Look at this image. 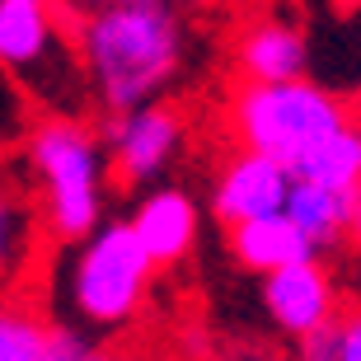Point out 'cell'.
<instances>
[{
  "label": "cell",
  "instance_id": "3",
  "mask_svg": "<svg viewBox=\"0 0 361 361\" xmlns=\"http://www.w3.org/2000/svg\"><path fill=\"white\" fill-rule=\"evenodd\" d=\"M343 127H352L348 104L314 80L244 85L235 94V132H240L244 150L268 155V160L286 164V169L310 160Z\"/></svg>",
  "mask_w": 361,
  "mask_h": 361
},
{
  "label": "cell",
  "instance_id": "7",
  "mask_svg": "<svg viewBox=\"0 0 361 361\" xmlns=\"http://www.w3.org/2000/svg\"><path fill=\"white\" fill-rule=\"evenodd\" d=\"M291 169L268 155H254L244 150L221 169L216 178V192H212V212L226 221L230 230L235 226H249V221H268V216L286 212V197H291Z\"/></svg>",
  "mask_w": 361,
  "mask_h": 361
},
{
  "label": "cell",
  "instance_id": "2",
  "mask_svg": "<svg viewBox=\"0 0 361 361\" xmlns=\"http://www.w3.org/2000/svg\"><path fill=\"white\" fill-rule=\"evenodd\" d=\"M0 66L52 118L80 122L90 80H85L75 38L56 24L52 5H42V0H0Z\"/></svg>",
  "mask_w": 361,
  "mask_h": 361
},
{
  "label": "cell",
  "instance_id": "5",
  "mask_svg": "<svg viewBox=\"0 0 361 361\" xmlns=\"http://www.w3.org/2000/svg\"><path fill=\"white\" fill-rule=\"evenodd\" d=\"M150 272L155 263L141 249L132 221L99 226L71 263V310L90 329H122L146 300Z\"/></svg>",
  "mask_w": 361,
  "mask_h": 361
},
{
  "label": "cell",
  "instance_id": "15",
  "mask_svg": "<svg viewBox=\"0 0 361 361\" xmlns=\"http://www.w3.org/2000/svg\"><path fill=\"white\" fill-rule=\"evenodd\" d=\"M33 240H38V221L19 197L0 192V286H10L33 258Z\"/></svg>",
  "mask_w": 361,
  "mask_h": 361
},
{
  "label": "cell",
  "instance_id": "19",
  "mask_svg": "<svg viewBox=\"0 0 361 361\" xmlns=\"http://www.w3.org/2000/svg\"><path fill=\"white\" fill-rule=\"evenodd\" d=\"M348 240L361 249V197H357V207H352V226H348Z\"/></svg>",
  "mask_w": 361,
  "mask_h": 361
},
{
  "label": "cell",
  "instance_id": "1",
  "mask_svg": "<svg viewBox=\"0 0 361 361\" xmlns=\"http://www.w3.org/2000/svg\"><path fill=\"white\" fill-rule=\"evenodd\" d=\"M71 38H75L94 99L113 118L160 104L164 85L174 80L178 61H183L178 19L160 0L155 5H122V10H94L75 19Z\"/></svg>",
  "mask_w": 361,
  "mask_h": 361
},
{
  "label": "cell",
  "instance_id": "23",
  "mask_svg": "<svg viewBox=\"0 0 361 361\" xmlns=\"http://www.w3.org/2000/svg\"><path fill=\"white\" fill-rule=\"evenodd\" d=\"M357 118H361V94H357Z\"/></svg>",
  "mask_w": 361,
  "mask_h": 361
},
{
  "label": "cell",
  "instance_id": "4",
  "mask_svg": "<svg viewBox=\"0 0 361 361\" xmlns=\"http://www.w3.org/2000/svg\"><path fill=\"white\" fill-rule=\"evenodd\" d=\"M104 141L85 122H42L28 136V164L47 183V226L61 240H90L104 216Z\"/></svg>",
  "mask_w": 361,
  "mask_h": 361
},
{
  "label": "cell",
  "instance_id": "8",
  "mask_svg": "<svg viewBox=\"0 0 361 361\" xmlns=\"http://www.w3.org/2000/svg\"><path fill=\"white\" fill-rule=\"evenodd\" d=\"M263 310L268 319L277 324L281 334L305 338L314 334L319 324L338 319V291L334 277L314 263H295V268H281L272 277H263Z\"/></svg>",
  "mask_w": 361,
  "mask_h": 361
},
{
  "label": "cell",
  "instance_id": "13",
  "mask_svg": "<svg viewBox=\"0 0 361 361\" xmlns=\"http://www.w3.org/2000/svg\"><path fill=\"white\" fill-rule=\"evenodd\" d=\"M295 183H314L329 192H361V127H343L338 136H329L310 160H300L291 169Z\"/></svg>",
  "mask_w": 361,
  "mask_h": 361
},
{
  "label": "cell",
  "instance_id": "9",
  "mask_svg": "<svg viewBox=\"0 0 361 361\" xmlns=\"http://www.w3.org/2000/svg\"><path fill=\"white\" fill-rule=\"evenodd\" d=\"M132 230L155 268H174L197 244V230H202L197 202L188 197L183 188H155V192H146V197L136 202Z\"/></svg>",
  "mask_w": 361,
  "mask_h": 361
},
{
  "label": "cell",
  "instance_id": "16",
  "mask_svg": "<svg viewBox=\"0 0 361 361\" xmlns=\"http://www.w3.org/2000/svg\"><path fill=\"white\" fill-rule=\"evenodd\" d=\"M338 348H343V314L319 324L314 334L295 338V361H338Z\"/></svg>",
  "mask_w": 361,
  "mask_h": 361
},
{
  "label": "cell",
  "instance_id": "21",
  "mask_svg": "<svg viewBox=\"0 0 361 361\" xmlns=\"http://www.w3.org/2000/svg\"><path fill=\"white\" fill-rule=\"evenodd\" d=\"M338 5H343V10H357V5H361V0H338Z\"/></svg>",
  "mask_w": 361,
  "mask_h": 361
},
{
  "label": "cell",
  "instance_id": "10",
  "mask_svg": "<svg viewBox=\"0 0 361 361\" xmlns=\"http://www.w3.org/2000/svg\"><path fill=\"white\" fill-rule=\"evenodd\" d=\"M240 66L249 75V85L305 80V66H310L305 33L295 24H286V19H258L240 38Z\"/></svg>",
  "mask_w": 361,
  "mask_h": 361
},
{
  "label": "cell",
  "instance_id": "17",
  "mask_svg": "<svg viewBox=\"0 0 361 361\" xmlns=\"http://www.w3.org/2000/svg\"><path fill=\"white\" fill-rule=\"evenodd\" d=\"M338 361H361V310L343 314V348H338Z\"/></svg>",
  "mask_w": 361,
  "mask_h": 361
},
{
  "label": "cell",
  "instance_id": "22",
  "mask_svg": "<svg viewBox=\"0 0 361 361\" xmlns=\"http://www.w3.org/2000/svg\"><path fill=\"white\" fill-rule=\"evenodd\" d=\"M42 5H52V10H56V5H61V10H66V5H71V0H42Z\"/></svg>",
  "mask_w": 361,
  "mask_h": 361
},
{
  "label": "cell",
  "instance_id": "12",
  "mask_svg": "<svg viewBox=\"0 0 361 361\" xmlns=\"http://www.w3.org/2000/svg\"><path fill=\"white\" fill-rule=\"evenodd\" d=\"M357 197L361 192H329V188H314V183H291L286 221H291L314 249H329V244H338L348 235Z\"/></svg>",
  "mask_w": 361,
  "mask_h": 361
},
{
  "label": "cell",
  "instance_id": "6",
  "mask_svg": "<svg viewBox=\"0 0 361 361\" xmlns=\"http://www.w3.org/2000/svg\"><path fill=\"white\" fill-rule=\"evenodd\" d=\"M104 146H108V164H113V174L122 183L150 188L174 164L178 146H183V118L169 104H150V108H136V113H122V118L108 122Z\"/></svg>",
  "mask_w": 361,
  "mask_h": 361
},
{
  "label": "cell",
  "instance_id": "11",
  "mask_svg": "<svg viewBox=\"0 0 361 361\" xmlns=\"http://www.w3.org/2000/svg\"><path fill=\"white\" fill-rule=\"evenodd\" d=\"M230 254L235 263L258 277H272L281 268H295V263H314V244L300 235V230L281 216H268V221H249V226H235L230 230Z\"/></svg>",
  "mask_w": 361,
  "mask_h": 361
},
{
  "label": "cell",
  "instance_id": "20",
  "mask_svg": "<svg viewBox=\"0 0 361 361\" xmlns=\"http://www.w3.org/2000/svg\"><path fill=\"white\" fill-rule=\"evenodd\" d=\"M230 361H277V357H268V352H235Z\"/></svg>",
  "mask_w": 361,
  "mask_h": 361
},
{
  "label": "cell",
  "instance_id": "14",
  "mask_svg": "<svg viewBox=\"0 0 361 361\" xmlns=\"http://www.w3.org/2000/svg\"><path fill=\"white\" fill-rule=\"evenodd\" d=\"M52 352V324H42L33 310L0 300V361H47Z\"/></svg>",
  "mask_w": 361,
  "mask_h": 361
},
{
  "label": "cell",
  "instance_id": "18",
  "mask_svg": "<svg viewBox=\"0 0 361 361\" xmlns=\"http://www.w3.org/2000/svg\"><path fill=\"white\" fill-rule=\"evenodd\" d=\"M122 5H155V0H71L66 10L75 14V19H85V14H94V10H122Z\"/></svg>",
  "mask_w": 361,
  "mask_h": 361
}]
</instances>
